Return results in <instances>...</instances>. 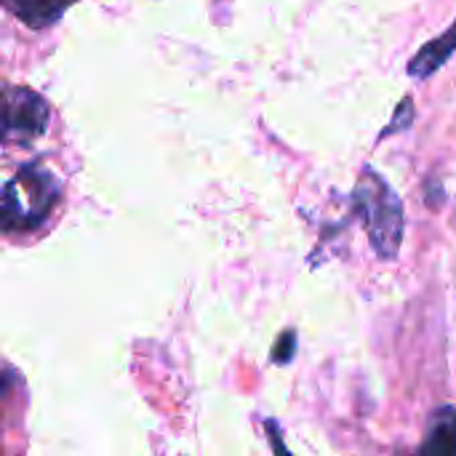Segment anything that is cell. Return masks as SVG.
<instances>
[{
    "label": "cell",
    "mask_w": 456,
    "mask_h": 456,
    "mask_svg": "<svg viewBox=\"0 0 456 456\" xmlns=\"http://www.w3.org/2000/svg\"><path fill=\"white\" fill-rule=\"evenodd\" d=\"M61 184L40 163L21 166L3 190V230L21 232L40 227L59 203Z\"/></svg>",
    "instance_id": "cell-1"
},
{
    "label": "cell",
    "mask_w": 456,
    "mask_h": 456,
    "mask_svg": "<svg viewBox=\"0 0 456 456\" xmlns=\"http://www.w3.org/2000/svg\"><path fill=\"white\" fill-rule=\"evenodd\" d=\"M3 3L24 24L35 27V29H43V27L53 24L72 0H3Z\"/></svg>",
    "instance_id": "cell-5"
},
{
    "label": "cell",
    "mask_w": 456,
    "mask_h": 456,
    "mask_svg": "<svg viewBox=\"0 0 456 456\" xmlns=\"http://www.w3.org/2000/svg\"><path fill=\"white\" fill-rule=\"evenodd\" d=\"M48 128V104L32 88H5L3 136L5 142H32Z\"/></svg>",
    "instance_id": "cell-3"
},
{
    "label": "cell",
    "mask_w": 456,
    "mask_h": 456,
    "mask_svg": "<svg viewBox=\"0 0 456 456\" xmlns=\"http://www.w3.org/2000/svg\"><path fill=\"white\" fill-rule=\"evenodd\" d=\"M355 206L369 232L371 248L382 259H393L403 240V206L395 190L374 168H363L355 184Z\"/></svg>",
    "instance_id": "cell-2"
},
{
    "label": "cell",
    "mask_w": 456,
    "mask_h": 456,
    "mask_svg": "<svg viewBox=\"0 0 456 456\" xmlns=\"http://www.w3.org/2000/svg\"><path fill=\"white\" fill-rule=\"evenodd\" d=\"M422 454H456V409L436 411L428 438L419 446Z\"/></svg>",
    "instance_id": "cell-6"
},
{
    "label": "cell",
    "mask_w": 456,
    "mask_h": 456,
    "mask_svg": "<svg viewBox=\"0 0 456 456\" xmlns=\"http://www.w3.org/2000/svg\"><path fill=\"white\" fill-rule=\"evenodd\" d=\"M456 51V19L454 24L444 32V35H438V37H433L430 43H425L417 53H414V59L409 61V75L411 77H417V80H425V77H430V75H436L452 56H454Z\"/></svg>",
    "instance_id": "cell-4"
},
{
    "label": "cell",
    "mask_w": 456,
    "mask_h": 456,
    "mask_svg": "<svg viewBox=\"0 0 456 456\" xmlns=\"http://www.w3.org/2000/svg\"><path fill=\"white\" fill-rule=\"evenodd\" d=\"M294 342H297V337H294L291 331H286V334L281 337V345H275L273 361H278V363H286V361H291V353H294Z\"/></svg>",
    "instance_id": "cell-7"
}]
</instances>
